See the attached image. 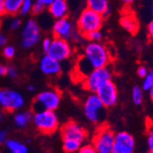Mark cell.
<instances>
[{
	"label": "cell",
	"instance_id": "obj_1",
	"mask_svg": "<svg viewBox=\"0 0 153 153\" xmlns=\"http://www.w3.org/2000/svg\"><path fill=\"white\" fill-rule=\"evenodd\" d=\"M111 62V55L108 49L100 41H89L85 46L82 57L77 63L78 74L82 79L94 69L108 66Z\"/></svg>",
	"mask_w": 153,
	"mask_h": 153
},
{
	"label": "cell",
	"instance_id": "obj_2",
	"mask_svg": "<svg viewBox=\"0 0 153 153\" xmlns=\"http://www.w3.org/2000/svg\"><path fill=\"white\" fill-rule=\"evenodd\" d=\"M104 19L100 13L86 7L81 12L77 19L76 30L82 38L89 32L100 30L104 23Z\"/></svg>",
	"mask_w": 153,
	"mask_h": 153
},
{
	"label": "cell",
	"instance_id": "obj_3",
	"mask_svg": "<svg viewBox=\"0 0 153 153\" xmlns=\"http://www.w3.org/2000/svg\"><path fill=\"white\" fill-rule=\"evenodd\" d=\"M62 101V94L59 90L51 88L39 93L34 98L32 104L33 112L40 110L55 111Z\"/></svg>",
	"mask_w": 153,
	"mask_h": 153
},
{
	"label": "cell",
	"instance_id": "obj_4",
	"mask_svg": "<svg viewBox=\"0 0 153 153\" xmlns=\"http://www.w3.org/2000/svg\"><path fill=\"white\" fill-rule=\"evenodd\" d=\"M116 133L107 125H100L92 137V145L98 153H112Z\"/></svg>",
	"mask_w": 153,
	"mask_h": 153
},
{
	"label": "cell",
	"instance_id": "obj_5",
	"mask_svg": "<svg viewBox=\"0 0 153 153\" xmlns=\"http://www.w3.org/2000/svg\"><path fill=\"white\" fill-rule=\"evenodd\" d=\"M83 114L93 124H101L105 118V106L95 93H91L83 102Z\"/></svg>",
	"mask_w": 153,
	"mask_h": 153
},
{
	"label": "cell",
	"instance_id": "obj_6",
	"mask_svg": "<svg viewBox=\"0 0 153 153\" xmlns=\"http://www.w3.org/2000/svg\"><path fill=\"white\" fill-rule=\"evenodd\" d=\"M34 127L43 134H52L59 127V119L55 111H36L32 116Z\"/></svg>",
	"mask_w": 153,
	"mask_h": 153
},
{
	"label": "cell",
	"instance_id": "obj_7",
	"mask_svg": "<svg viewBox=\"0 0 153 153\" xmlns=\"http://www.w3.org/2000/svg\"><path fill=\"white\" fill-rule=\"evenodd\" d=\"M112 80V72L108 68L94 69L82 79V87L90 93H96L103 85Z\"/></svg>",
	"mask_w": 153,
	"mask_h": 153
},
{
	"label": "cell",
	"instance_id": "obj_8",
	"mask_svg": "<svg viewBox=\"0 0 153 153\" xmlns=\"http://www.w3.org/2000/svg\"><path fill=\"white\" fill-rule=\"evenodd\" d=\"M25 105L23 94L14 89H0V106L7 112H14L21 109Z\"/></svg>",
	"mask_w": 153,
	"mask_h": 153
},
{
	"label": "cell",
	"instance_id": "obj_9",
	"mask_svg": "<svg viewBox=\"0 0 153 153\" xmlns=\"http://www.w3.org/2000/svg\"><path fill=\"white\" fill-rule=\"evenodd\" d=\"M40 37L41 30L39 23L35 19H30L25 23L22 29L20 44L26 50L31 49L39 43Z\"/></svg>",
	"mask_w": 153,
	"mask_h": 153
},
{
	"label": "cell",
	"instance_id": "obj_10",
	"mask_svg": "<svg viewBox=\"0 0 153 153\" xmlns=\"http://www.w3.org/2000/svg\"><path fill=\"white\" fill-rule=\"evenodd\" d=\"M46 54L62 62L63 61L68 60L72 56L73 48L70 42H69V40L54 37L53 39H51L50 49L48 50Z\"/></svg>",
	"mask_w": 153,
	"mask_h": 153
},
{
	"label": "cell",
	"instance_id": "obj_11",
	"mask_svg": "<svg viewBox=\"0 0 153 153\" xmlns=\"http://www.w3.org/2000/svg\"><path fill=\"white\" fill-rule=\"evenodd\" d=\"M52 33L55 38H60L66 40H71L80 36L78 31L74 29V26L71 19L67 17L55 19L52 25Z\"/></svg>",
	"mask_w": 153,
	"mask_h": 153
},
{
	"label": "cell",
	"instance_id": "obj_12",
	"mask_svg": "<svg viewBox=\"0 0 153 153\" xmlns=\"http://www.w3.org/2000/svg\"><path fill=\"white\" fill-rule=\"evenodd\" d=\"M62 140H74L82 144L87 140L88 133L86 129L74 120L66 122L61 129Z\"/></svg>",
	"mask_w": 153,
	"mask_h": 153
},
{
	"label": "cell",
	"instance_id": "obj_13",
	"mask_svg": "<svg viewBox=\"0 0 153 153\" xmlns=\"http://www.w3.org/2000/svg\"><path fill=\"white\" fill-rule=\"evenodd\" d=\"M135 147L134 137L127 131H120L115 135L112 153H134Z\"/></svg>",
	"mask_w": 153,
	"mask_h": 153
},
{
	"label": "cell",
	"instance_id": "obj_14",
	"mask_svg": "<svg viewBox=\"0 0 153 153\" xmlns=\"http://www.w3.org/2000/svg\"><path fill=\"white\" fill-rule=\"evenodd\" d=\"M96 95L105 106V108L113 107L117 105L118 100V91L117 85L112 80L105 82L98 90L96 91Z\"/></svg>",
	"mask_w": 153,
	"mask_h": 153
},
{
	"label": "cell",
	"instance_id": "obj_15",
	"mask_svg": "<svg viewBox=\"0 0 153 153\" xmlns=\"http://www.w3.org/2000/svg\"><path fill=\"white\" fill-rule=\"evenodd\" d=\"M40 72L47 76H58L62 73V62L49 56L43 55L39 62Z\"/></svg>",
	"mask_w": 153,
	"mask_h": 153
},
{
	"label": "cell",
	"instance_id": "obj_16",
	"mask_svg": "<svg viewBox=\"0 0 153 153\" xmlns=\"http://www.w3.org/2000/svg\"><path fill=\"white\" fill-rule=\"evenodd\" d=\"M48 11L50 15L55 19L66 18L69 12L67 0H54L48 7Z\"/></svg>",
	"mask_w": 153,
	"mask_h": 153
},
{
	"label": "cell",
	"instance_id": "obj_17",
	"mask_svg": "<svg viewBox=\"0 0 153 153\" xmlns=\"http://www.w3.org/2000/svg\"><path fill=\"white\" fill-rule=\"evenodd\" d=\"M120 25L122 26L123 29L128 31L130 34H136L138 31L140 29V24L134 14L129 11V12H125L122 14L120 18Z\"/></svg>",
	"mask_w": 153,
	"mask_h": 153
},
{
	"label": "cell",
	"instance_id": "obj_18",
	"mask_svg": "<svg viewBox=\"0 0 153 153\" xmlns=\"http://www.w3.org/2000/svg\"><path fill=\"white\" fill-rule=\"evenodd\" d=\"M88 8L100 13L105 18L111 14V8L108 4V0H85Z\"/></svg>",
	"mask_w": 153,
	"mask_h": 153
},
{
	"label": "cell",
	"instance_id": "obj_19",
	"mask_svg": "<svg viewBox=\"0 0 153 153\" xmlns=\"http://www.w3.org/2000/svg\"><path fill=\"white\" fill-rule=\"evenodd\" d=\"M33 112L31 111H23V112H19L14 117V123L16 127L19 128H24L30 121H32Z\"/></svg>",
	"mask_w": 153,
	"mask_h": 153
},
{
	"label": "cell",
	"instance_id": "obj_20",
	"mask_svg": "<svg viewBox=\"0 0 153 153\" xmlns=\"http://www.w3.org/2000/svg\"><path fill=\"white\" fill-rule=\"evenodd\" d=\"M5 146L10 153H27L29 150L26 144L14 138H7L5 142Z\"/></svg>",
	"mask_w": 153,
	"mask_h": 153
},
{
	"label": "cell",
	"instance_id": "obj_21",
	"mask_svg": "<svg viewBox=\"0 0 153 153\" xmlns=\"http://www.w3.org/2000/svg\"><path fill=\"white\" fill-rule=\"evenodd\" d=\"M6 14L10 16H16L19 14V10L23 0H4Z\"/></svg>",
	"mask_w": 153,
	"mask_h": 153
},
{
	"label": "cell",
	"instance_id": "obj_22",
	"mask_svg": "<svg viewBox=\"0 0 153 153\" xmlns=\"http://www.w3.org/2000/svg\"><path fill=\"white\" fill-rule=\"evenodd\" d=\"M82 143L74 140H62V149L66 153H76L82 147Z\"/></svg>",
	"mask_w": 153,
	"mask_h": 153
},
{
	"label": "cell",
	"instance_id": "obj_23",
	"mask_svg": "<svg viewBox=\"0 0 153 153\" xmlns=\"http://www.w3.org/2000/svg\"><path fill=\"white\" fill-rule=\"evenodd\" d=\"M131 98H132V101H133L134 105H140L142 104L143 98H144L142 88L140 87L138 85H135L132 88V91H131Z\"/></svg>",
	"mask_w": 153,
	"mask_h": 153
},
{
	"label": "cell",
	"instance_id": "obj_24",
	"mask_svg": "<svg viewBox=\"0 0 153 153\" xmlns=\"http://www.w3.org/2000/svg\"><path fill=\"white\" fill-rule=\"evenodd\" d=\"M153 87V70L149 71L148 74L143 78L142 81V90L143 91H149Z\"/></svg>",
	"mask_w": 153,
	"mask_h": 153
},
{
	"label": "cell",
	"instance_id": "obj_25",
	"mask_svg": "<svg viewBox=\"0 0 153 153\" xmlns=\"http://www.w3.org/2000/svg\"><path fill=\"white\" fill-rule=\"evenodd\" d=\"M33 3H34V0H23L20 10H19L20 15L26 16V15H27V14L31 13Z\"/></svg>",
	"mask_w": 153,
	"mask_h": 153
},
{
	"label": "cell",
	"instance_id": "obj_26",
	"mask_svg": "<svg viewBox=\"0 0 153 153\" xmlns=\"http://www.w3.org/2000/svg\"><path fill=\"white\" fill-rule=\"evenodd\" d=\"M103 38V34L101 32V30H94L92 32H89L88 34H86L83 39H87L88 41H94V42H98L100 41Z\"/></svg>",
	"mask_w": 153,
	"mask_h": 153
},
{
	"label": "cell",
	"instance_id": "obj_27",
	"mask_svg": "<svg viewBox=\"0 0 153 153\" xmlns=\"http://www.w3.org/2000/svg\"><path fill=\"white\" fill-rule=\"evenodd\" d=\"M45 8H46V7L42 3H40L39 1H38V0H34L31 13L35 16H38V15H40V14H42L43 11L45 10Z\"/></svg>",
	"mask_w": 153,
	"mask_h": 153
},
{
	"label": "cell",
	"instance_id": "obj_28",
	"mask_svg": "<svg viewBox=\"0 0 153 153\" xmlns=\"http://www.w3.org/2000/svg\"><path fill=\"white\" fill-rule=\"evenodd\" d=\"M2 52H3V55L6 59H12V58H14V56H15V54H16V49L12 45L7 44L6 46H4Z\"/></svg>",
	"mask_w": 153,
	"mask_h": 153
},
{
	"label": "cell",
	"instance_id": "obj_29",
	"mask_svg": "<svg viewBox=\"0 0 153 153\" xmlns=\"http://www.w3.org/2000/svg\"><path fill=\"white\" fill-rule=\"evenodd\" d=\"M21 19L19 18V17H16V16H13V18L9 20V23H8V27L10 30H19V27H21Z\"/></svg>",
	"mask_w": 153,
	"mask_h": 153
},
{
	"label": "cell",
	"instance_id": "obj_30",
	"mask_svg": "<svg viewBox=\"0 0 153 153\" xmlns=\"http://www.w3.org/2000/svg\"><path fill=\"white\" fill-rule=\"evenodd\" d=\"M76 153H98V152L95 150V149L93 147L92 144H85L82 145V147Z\"/></svg>",
	"mask_w": 153,
	"mask_h": 153
},
{
	"label": "cell",
	"instance_id": "obj_31",
	"mask_svg": "<svg viewBox=\"0 0 153 153\" xmlns=\"http://www.w3.org/2000/svg\"><path fill=\"white\" fill-rule=\"evenodd\" d=\"M147 143L149 147V150L153 152V127H149L147 134Z\"/></svg>",
	"mask_w": 153,
	"mask_h": 153
},
{
	"label": "cell",
	"instance_id": "obj_32",
	"mask_svg": "<svg viewBox=\"0 0 153 153\" xmlns=\"http://www.w3.org/2000/svg\"><path fill=\"white\" fill-rule=\"evenodd\" d=\"M7 75L11 79H17L19 77V72L17 68L13 65H8L7 69Z\"/></svg>",
	"mask_w": 153,
	"mask_h": 153
},
{
	"label": "cell",
	"instance_id": "obj_33",
	"mask_svg": "<svg viewBox=\"0 0 153 153\" xmlns=\"http://www.w3.org/2000/svg\"><path fill=\"white\" fill-rule=\"evenodd\" d=\"M51 43V39L50 38H44L42 39V42H41V48H42V51L46 53L48 51V50L50 49Z\"/></svg>",
	"mask_w": 153,
	"mask_h": 153
},
{
	"label": "cell",
	"instance_id": "obj_34",
	"mask_svg": "<svg viewBox=\"0 0 153 153\" xmlns=\"http://www.w3.org/2000/svg\"><path fill=\"white\" fill-rule=\"evenodd\" d=\"M148 73H149V70L147 69V67H145V66H140V67L137 68V74L138 76L141 77V78H144L148 74Z\"/></svg>",
	"mask_w": 153,
	"mask_h": 153
},
{
	"label": "cell",
	"instance_id": "obj_35",
	"mask_svg": "<svg viewBox=\"0 0 153 153\" xmlns=\"http://www.w3.org/2000/svg\"><path fill=\"white\" fill-rule=\"evenodd\" d=\"M7 140V131L0 130V145L5 144Z\"/></svg>",
	"mask_w": 153,
	"mask_h": 153
},
{
	"label": "cell",
	"instance_id": "obj_36",
	"mask_svg": "<svg viewBox=\"0 0 153 153\" xmlns=\"http://www.w3.org/2000/svg\"><path fill=\"white\" fill-rule=\"evenodd\" d=\"M148 35L149 39L153 41V18L148 25Z\"/></svg>",
	"mask_w": 153,
	"mask_h": 153
},
{
	"label": "cell",
	"instance_id": "obj_37",
	"mask_svg": "<svg viewBox=\"0 0 153 153\" xmlns=\"http://www.w3.org/2000/svg\"><path fill=\"white\" fill-rule=\"evenodd\" d=\"M7 37L3 33H0V46L4 47V46L7 45Z\"/></svg>",
	"mask_w": 153,
	"mask_h": 153
},
{
	"label": "cell",
	"instance_id": "obj_38",
	"mask_svg": "<svg viewBox=\"0 0 153 153\" xmlns=\"http://www.w3.org/2000/svg\"><path fill=\"white\" fill-rule=\"evenodd\" d=\"M6 14L5 11V2L4 0H0V19H1Z\"/></svg>",
	"mask_w": 153,
	"mask_h": 153
},
{
	"label": "cell",
	"instance_id": "obj_39",
	"mask_svg": "<svg viewBox=\"0 0 153 153\" xmlns=\"http://www.w3.org/2000/svg\"><path fill=\"white\" fill-rule=\"evenodd\" d=\"M7 65L0 63V76H5V75H7Z\"/></svg>",
	"mask_w": 153,
	"mask_h": 153
},
{
	"label": "cell",
	"instance_id": "obj_40",
	"mask_svg": "<svg viewBox=\"0 0 153 153\" xmlns=\"http://www.w3.org/2000/svg\"><path fill=\"white\" fill-rule=\"evenodd\" d=\"M38 1H39L40 3H42L46 7H48L54 1V0H38Z\"/></svg>",
	"mask_w": 153,
	"mask_h": 153
},
{
	"label": "cell",
	"instance_id": "obj_41",
	"mask_svg": "<svg viewBox=\"0 0 153 153\" xmlns=\"http://www.w3.org/2000/svg\"><path fill=\"white\" fill-rule=\"evenodd\" d=\"M125 5H131L135 0H121Z\"/></svg>",
	"mask_w": 153,
	"mask_h": 153
},
{
	"label": "cell",
	"instance_id": "obj_42",
	"mask_svg": "<svg viewBox=\"0 0 153 153\" xmlns=\"http://www.w3.org/2000/svg\"><path fill=\"white\" fill-rule=\"evenodd\" d=\"M35 85H30L29 86H27V90H29L30 92H34L35 91Z\"/></svg>",
	"mask_w": 153,
	"mask_h": 153
},
{
	"label": "cell",
	"instance_id": "obj_43",
	"mask_svg": "<svg viewBox=\"0 0 153 153\" xmlns=\"http://www.w3.org/2000/svg\"><path fill=\"white\" fill-rule=\"evenodd\" d=\"M149 98H150L151 101L153 102V87L149 91Z\"/></svg>",
	"mask_w": 153,
	"mask_h": 153
},
{
	"label": "cell",
	"instance_id": "obj_44",
	"mask_svg": "<svg viewBox=\"0 0 153 153\" xmlns=\"http://www.w3.org/2000/svg\"><path fill=\"white\" fill-rule=\"evenodd\" d=\"M3 119V112H2V110H0V122L2 121Z\"/></svg>",
	"mask_w": 153,
	"mask_h": 153
},
{
	"label": "cell",
	"instance_id": "obj_45",
	"mask_svg": "<svg viewBox=\"0 0 153 153\" xmlns=\"http://www.w3.org/2000/svg\"><path fill=\"white\" fill-rule=\"evenodd\" d=\"M151 14H152V18H153V2L151 4Z\"/></svg>",
	"mask_w": 153,
	"mask_h": 153
},
{
	"label": "cell",
	"instance_id": "obj_46",
	"mask_svg": "<svg viewBox=\"0 0 153 153\" xmlns=\"http://www.w3.org/2000/svg\"><path fill=\"white\" fill-rule=\"evenodd\" d=\"M147 153H153V152H151V151H150V150H149V151H148V152H147Z\"/></svg>",
	"mask_w": 153,
	"mask_h": 153
}]
</instances>
